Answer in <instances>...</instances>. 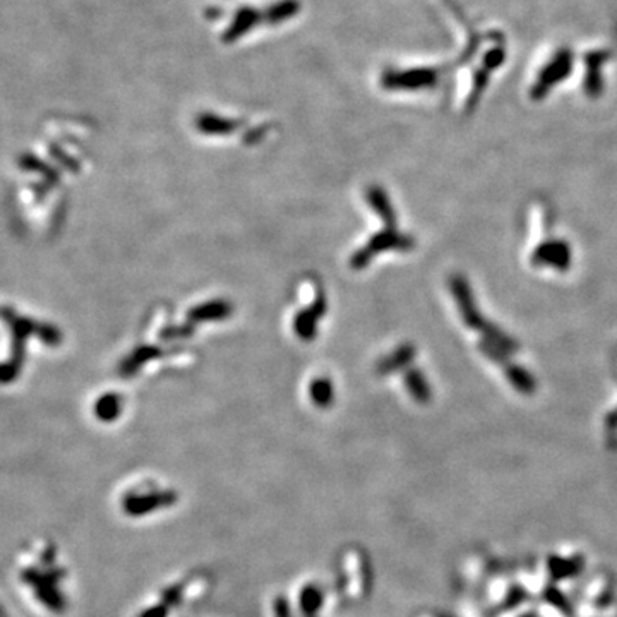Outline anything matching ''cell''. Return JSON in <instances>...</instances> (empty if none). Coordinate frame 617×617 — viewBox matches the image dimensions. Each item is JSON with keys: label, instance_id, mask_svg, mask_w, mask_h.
Wrapping results in <instances>:
<instances>
[{"label": "cell", "instance_id": "1", "mask_svg": "<svg viewBox=\"0 0 617 617\" xmlns=\"http://www.w3.org/2000/svg\"><path fill=\"white\" fill-rule=\"evenodd\" d=\"M463 43L456 59L458 103L463 114H472L484 98L494 77L509 61L507 34L499 28L477 26L467 21Z\"/></svg>", "mask_w": 617, "mask_h": 617}, {"label": "cell", "instance_id": "2", "mask_svg": "<svg viewBox=\"0 0 617 617\" xmlns=\"http://www.w3.org/2000/svg\"><path fill=\"white\" fill-rule=\"evenodd\" d=\"M578 54L571 45H556L549 48L532 67L527 83V97L534 103L547 100L559 86L576 74Z\"/></svg>", "mask_w": 617, "mask_h": 617}, {"label": "cell", "instance_id": "3", "mask_svg": "<svg viewBox=\"0 0 617 617\" xmlns=\"http://www.w3.org/2000/svg\"><path fill=\"white\" fill-rule=\"evenodd\" d=\"M612 52L607 47H591L578 54L576 74L585 97L595 100L604 94L607 86V69L612 62Z\"/></svg>", "mask_w": 617, "mask_h": 617}, {"label": "cell", "instance_id": "4", "mask_svg": "<svg viewBox=\"0 0 617 617\" xmlns=\"http://www.w3.org/2000/svg\"><path fill=\"white\" fill-rule=\"evenodd\" d=\"M63 576L62 569H48L40 571L37 567H26L21 573V580L31 587H41V585H57V581Z\"/></svg>", "mask_w": 617, "mask_h": 617}, {"label": "cell", "instance_id": "5", "mask_svg": "<svg viewBox=\"0 0 617 617\" xmlns=\"http://www.w3.org/2000/svg\"><path fill=\"white\" fill-rule=\"evenodd\" d=\"M34 594L37 597L47 605L52 611H62L65 607V598L62 597L61 591L57 590V585H41V587L34 588Z\"/></svg>", "mask_w": 617, "mask_h": 617}, {"label": "cell", "instance_id": "6", "mask_svg": "<svg viewBox=\"0 0 617 617\" xmlns=\"http://www.w3.org/2000/svg\"><path fill=\"white\" fill-rule=\"evenodd\" d=\"M167 503V496H148V497H129L125 500V509L130 514H143L146 511L154 509V506Z\"/></svg>", "mask_w": 617, "mask_h": 617}, {"label": "cell", "instance_id": "7", "mask_svg": "<svg viewBox=\"0 0 617 617\" xmlns=\"http://www.w3.org/2000/svg\"><path fill=\"white\" fill-rule=\"evenodd\" d=\"M97 414L100 415L103 421H112V418L117 417V414H119L117 396L101 398L100 403H98V407H97Z\"/></svg>", "mask_w": 617, "mask_h": 617}, {"label": "cell", "instance_id": "8", "mask_svg": "<svg viewBox=\"0 0 617 617\" xmlns=\"http://www.w3.org/2000/svg\"><path fill=\"white\" fill-rule=\"evenodd\" d=\"M312 396L314 400L319 405L330 403L331 400V384H327L326 381H317L312 386Z\"/></svg>", "mask_w": 617, "mask_h": 617}, {"label": "cell", "instance_id": "9", "mask_svg": "<svg viewBox=\"0 0 617 617\" xmlns=\"http://www.w3.org/2000/svg\"><path fill=\"white\" fill-rule=\"evenodd\" d=\"M301 602L304 604V609L307 612L316 611V609L321 605V594L317 590H314V588H307V590L302 594Z\"/></svg>", "mask_w": 617, "mask_h": 617}, {"label": "cell", "instance_id": "10", "mask_svg": "<svg viewBox=\"0 0 617 617\" xmlns=\"http://www.w3.org/2000/svg\"><path fill=\"white\" fill-rule=\"evenodd\" d=\"M54 556H55V549L54 547H48V551L43 554V560H45V563H50V560L54 559Z\"/></svg>", "mask_w": 617, "mask_h": 617}, {"label": "cell", "instance_id": "11", "mask_svg": "<svg viewBox=\"0 0 617 617\" xmlns=\"http://www.w3.org/2000/svg\"><path fill=\"white\" fill-rule=\"evenodd\" d=\"M0 617H3V612H2V609H0Z\"/></svg>", "mask_w": 617, "mask_h": 617}]
</instances>
